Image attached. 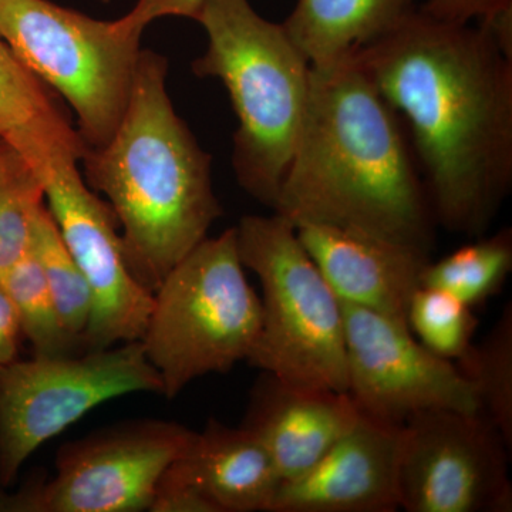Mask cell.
Listing matches in <instances>:
<instances>
[{"mask_svg":"<svg viewBox=\"0 0 512 512\" xmlns=\"http://www.w3.org/2000/svg\"><path fill=\"white\" fill-rule=\"evenodd\" d=\"M355 60L402 119L437 227L487 234L512 187V57L419 8Z\"/></svg>","mask_w":512,"mask_h":512,"instance_id":"6da1fadb","label":"cell"},{"mask_svg":"<svg viewBox=\"0 0 512 512\" xmlns=\"http://www.w3.org/2000/svg\"><path fill=\"white\" fill-rule=\"evenodd\" d=\"M274 212L356 229L429 254L436 218L399 114L355 56L315 69Z\"/></svg>","mask_w":512,"mask_h":512,"instance_id":"7a4b0ae2","label":"cell"},{"mask_svg":"<svg viewBox=\"0 0 512 512\" xmlns=\"http://www.w3.org/2000/svg\"><path fill=\"white\" fill-rule=\"evenodd\" d=\"M167 73L165 57L141 50L116 131L80 158L116 215L128 269L153 293L222 215L212 158L175 113Z\"/></svg>","mask_w":512,"mask_h":512,"instance_id":"3957f363","label":"cell"},{"mask_svg":"<svg viewBox=\"0 0 512 512\" xmlns=\"http://www.w3.org/2000/svg\"><path fill=\"white\" fill-rule=\"evenodd\" d=\"M197 22L208 43L192 72L227 89L238 119L232 150L238 183L274 210L308 110L311 64L282 23L262 18L249 0H207Z\"/></svg>","mask_w":512,"mask_h":512,"instance_id":"277c9868","label":"cell"},{"mask_svg":"<svg viewBox=\"0 0 512 512\" xmlns=\"http://www.w3.org/2000/svg\"><path fill=\"white\" fill-rule=\"evenodd\" d=\"M262 329V303L239 258L237 229L205 238L154 292L144 352L174 399L198 377L249 360Z\"/></svg>","mask_w":512,"mask_h":512,"instance_id":"5b68a950","label":"cell"},{"mask_svg":"<svg viewBox=\"0 0 512 512\" xmlns=\"http://www.w3.org/2000/svg\"><path fill=\"white\" fill-rule=\"evenodd\" d=\"M239 258L262 288V329L248 362L291 386L348 392L342 302L282 217L239 221Z\"/></svg>","mask_w":512,"mask_h":512,"instance_id":"8992f818","label":"cell"},{"mask_svg":"<svg viewBox=\"0 0 512 512\" xmlns=\"http://www.w3.org/2000/svg\"><path fill=\"white\" fill-rule=\"evenodd\" d=\"M0 40L76 116L86 147L110 140L133 86L140 36L50 0H0Z\"/></svg>","mask_w":512,"mask_h":512,"instance_id":"52a82bcc","label":"cell"},{"mask_svg":"<svg viewBox=\"0 0 512 512\" xmlns=\"http://www.w3.org/2000/svg\"><path fill=\"white\" fill-rule=\"evenodd\" d=\"M163 393L143 343L83 356H35L0 369V481L8 485L33 453L90 410L131 393Z\"/></svg>","mask_w":512,"mask_h":512,"instance_id":"ba28073f","label":"cell"},{"mask_svg":"<svg viewBox=\"0 0 512 512\" xmlns=\"http://www.w3.org/2000/svg\"><path fill=\"white\" fill-rule=\"evenodd\" d=\"M195 434L161 420L96 431L62 447L55 476L0 498V511H148L165 471L190 448Z\"/></svg>","mask_w":512,"mask_h":512,"instance_id":"9c48e42d","label":"cell"},{"mask_svg":"<svg viewBox=\"0 0 512 512\" xmlns=\"http://www.w3.org/2000/svg\"><path fill=\"white\" fill-rule=\"evenodd\" d=\"M512 447L481 413L426 410L404 421L400 508L409 512H510Z\"/></svg>","mask_w":512,"mask_h":512,"instance_id":"30bf717a","label":"cell"},{"mask_svg":"<svg viewBox=\"0 0 512 512\" xmlns=\"http://www.w3.org/2000/svg\"><path fill=\"white\" fill-rule=\"evenodd\" d=\"M77 164V158L56 157L40 180L47 210L92 291V318L82 338L89 352L143 339L154 293L128 269L116 215L86 184Z\"/></svg>","mask_w":512,"mask_h":512,"instance_id":"8fae6325","label":"cell"},{"mask_svg":"<svg viewBox=\"0 0 512 512\" xmlns=\"http://www.w3.org/2000/svg\"><path fill=\"white\" fill-rule=\"evenodd\" d=\"M348 393L360 414L403 424L426 410L480 413L473 383L450 360L431 353L409 326L342 303Z\"/></svg>","mask_w":512,"mask_h":512,"instance_id":"7c38bea8","label":"cell"},{"mask_svg":"<svg viewBox=\"0 0 512 512\" xmlns=\"http://www.w3.org/2000/svg\"><path fill=\"white\" fill-rule=\"evenodd\" d=\"M403 424L359 413L355 426L301 476L282 481L268 512H394Z\"/></svg>","mask_w":512,"mask_h":512,"instance_id":"4fadbf2b","label":"cell"},{"mask_svg":"<svg viewBox=\"0 0 512 512\" xmlns=\"http://www.w3.org/2000/svg\"><path fill=\"white\" fill-rule=\"evenodd\" d=\"M299 241L339 301L407 326L430 255L356 229L299 222Z\"/></svg>","mask_w":512,"mask_h":512,"instance_id":"5bb4252c","label":"cell"},{"mask_svg":"<svg viewBox=\"0 0 512 512\" xmlns=\"http://www.w3.org/2000/svg\"><path fill=\"white\" fill-rule=\"evenodd\" d=\"M357 419L348 392L291 386L265 373L242 426L261 440L285 481L318 463Z\"/></svg>","mask_w":512,"mask_h":512,"instance_id":"9a60e30c","label":"cell"},{"mask_svg":"<svg viewBox=\"0 0 512 512\" xmlns=\"http://www.w3.org/2000/svg\"><path fill=\"white\" fill-rule=\"evenodd\" d=\"M164 476L191 485L220 512H268L282 483L274 458L255 434L214 419Z\"/></svg>","mask_w":512,"mask_h":512,"instance_id":"2e32d148","label":"cell"},{"mask_svg":"<svg viewBox=\"0 0 512 512\" xmlns=\"http://www.w3.org/2000/svg\"><path fill=\"white\" fill-rule=\"evenodd\" d=\"M0 141L40 178L60 156L83 157L86 146L69 119L19 57L0 40Z\"/></svg>","mask_w":512,"mask_h":512,"instance_id":"e0dca14e","label":"cell"},{"mask_svg":"<svg viewBox=\"0 0 512 512\" xmlns=\"http://www.w3.org/2000/svg\"><path fill=\"white\" fill-rule=\"evenodd\" d=\"M419 0H298L282 23L311 67L333 66L386 35Z\"/></svg>","mask_w":512,"mask_h":512,"instance_id":"ac0fdd59","label":"cell"},{"mask_svg":"<svg viewBox=\"0 0 512 512\" xmlns=\"http://www.w3.org/2000/svg\"><path fill=\"white\" fill-rule=\"evenodd\" d=\"M512 271V231L481 235L476 241L429 262L421 275V286L440 289L470 308L484 305L501 291Z\"/></svg>","mask_w":512,"mask_h":512,"instance_id":"d6986e66","label":"cell"},{"mask_svg":"<svg viewBox=\"0 0 512 512\" xmlns=\"http://www.w3.org/2000/svg\"><path fill=\"white\" fill-rule=\"evenodd\" d=\"M30 251L39 262L63 328L76 342L82 343L92 318V291L67 251L46 204L37 211Z\"/></svg>","mask_w":512,"mask_h":512,"instance_id":"ffe728a7","label":"cell"},{"mask_svg":"<svg viewBox=\"0 0 512 512\" xmlns=\"http://www.w3.org/2000/svg\"><path fill=\"white\" fill-rule=\"evenodd\" d=\"M476 389L480 413L500 430L512 447V305L480 345L456 363Z\"/></svg>","mask_w":512,"mask_h":512,"instance_id":"44dd1931","label":"cell"},{"mask_svg":"<svg viewBox=\"0 0 512 512\" xmlns=\"http://www.w3.org/2000/svg\"><path fill=\"white\" fill-rule=\"evenodd\" d=\"M0 285L15 305L22 335L33 346L35 356L69 355L77 342L63 328L45 276L32 251L3 276Z\"/></svg>","mask_w":512,"mask_h":512,"instance_id":"7402d4cb","label":"cell"},{"mask_svg":"<svg viewBox=\"0 0 512 512\" xmlns=\"http://www.w3.org/2000/svg\"><path fill=\"white\" fill-rule=\"evenodd\" d=\"M407 326L424 348L457 363L474 345L478 320L473 308L450 293L420 286L410 301Z\"/></svg>","mask_w":512,"mask_h":512,"instance_id":"603a6c76","label":"cell"},{"mask_svg":"<svg viewBox=\"0 0 512 512\" xmlns=\"http://www.w3.org/2000/svg\"><path fill=\"white\" fill-rule=\"evenodd\" d=\"M43 204L42 180L16 157L0 181V281L29 254L33 225Z\"/></svg>","mask_w":512,"mask_h":512,"instance_id":"cb8c5ba5","label":"cell"},{"mask_svg":"<svg viewBox=\"0 0 512 512\" xmlns=\"http://www.w3.org/2000/svg\"><path fill=\"white\" fill-rule=\"evenodd\" d=\"M421 12L443 22H491L505 13H512V0H426Z\"/></svg>","mask_w":512,"mask_h":512,"instance_id":"d4e9b609","label":"cell"},{"mask_svg":"<svg viewBox=\"0 0 512 512\" xmlns=\"http://www.w3.org/2000/svg\"><path fill=\"white\" fill-rule=\"evenodd\" d=\"M205 3L207 0H138L119 23L126 32L141 37L148 23L165 16L198 20Z\"/></svg>","mask_w":512,"mask_h":512,"instance_id":"484cf974","label":"cell"},{"mask_svg":"<svg viewBox=\"0 0 512 512\" xmlns=\"http://www.w3.org/2000/svg\"><path fill=\"white\" fill-rule=\"evenodd\" d=\"M151 512H220L204 494L191 485L163 476L158 484Z\"/></svg>","mask_w":512,"mask_h":512,"instance_id":"4316f807","label":"cell"},{"mask_svg":"<svg viewBox=\"0 0 512 512\" xmlns=\"http://www.w3.org/2000/svg\"><path fill=\"white\" fill-rule=\"evenodd\" d=\"M20 335L18 312L8 292L0 285V369L18 360Z\"/></svg>","mask_w":512,"mask_h":512,"instance_id":"83f0119b","label":"cell"},{"mask_svg":"<svg viewBox=\"0 0 512 512\" xmlns=\"http://www.w3.org/2000/svg\"><path fill=\"white\" fill-rule=\"evenodd\" d=\"M16 157H18V154L0 141V181L8 173L10 165L15 161Z\"/></svg>","mask_w":512,"mask_h":512,"instance_id":"f1b7e54d","label":"cell"},{"mask_svg":"<svg viewBox=\"0 0 512 512\" xmlns=\"http://www.w3.org/2000/svg\"><path fill=\"white\" fill-rule=\"evenodd\" d=\"M101 3H110L111 0H100Z\"/></svg>","mask_w":512,"mask_h":512,"instance_id":"f546056e","label":"cell"}]
</instances>
